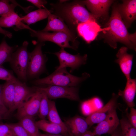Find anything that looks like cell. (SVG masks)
I'll list each match as a JSON object with an SVG mask.
<instances>
[{"label":"cell","mask_w":136,"mask_h":136,"mask_svg":"<svg viewBox=\"0 0 136 136\" xmlns=\"http://www.w3.org/2000/svg\"><path fill=\"white\" fill-rule=\"evenodd\" d=\"M64 123L70 136H81L89 127L86 119L78 116L67 120Z\"/></svg>","instance_id":"cell-18"},{"label":"cell","mask_w":136,"mask_h":136,"mask_svg":"<svg viewBox=\"0 0 136 136\" xmlns=\"http://www.w3.org/2000/svg\"><path fill=\"white\" fill-rule=\"evenodd\" d=\"M0 27L6 28L12 27L16 31L27 29L32 31L35 30L25 24L21 21V18L14 12L0 17Z\"/></svg>","instance_id":"cell-19"},{"label":"cell","mask_w":136,"mask_h":136,"mask_svg":"<svg viewBox=\"0 0 136 136\" xmlns=\"http://www.w3.org/2000/svg\"><path fill=\"white\" fill-rule=\"evenodd\" d=\"M117 5L114 6L111 16L106 24L102 36L104 41L114 49L117 43L126 46L128 48L136 51V32L129 33L119 12Z\"/></svg>","instance_id":"cell-1"},{"label":"cell","mask_w":136,"mask_h":136,"mask_svg":"<svg viewBox=\"0 0 136 136\" xmlns=\"http://www.w3.org/2000/svg\"><path fill=\"white\" fill-rule=\"evenodd\" d=\"M119 96L118 94L113 93L111 99L104 106L88 116L85 119L89 127L102 121L116 109Z\"/></svg>","instance_id":"cell-10"},{"label":"cell","mask_w":136,"mask_h":136,"mask_svg":"<svg viewBox=\"0 0 136 136\" xmlns=\"http://www.w3.org/2000/svg\"><path fill=\"white\" fill-rule=\"evenodd\" d=\"M81 136H95L92 132L90 131L87 130L85 133Z\"/></svg>","instance_id":"cell-40"},{"label":"cell","mask_w":136,"mask_h":136,"mask_svg":"<svg viewBox=\"0 0 136 136\" xmlns=\"http://www.w3.org/2000/svg\"><path fill=\"white\" fill-rule=\"evenodd\" d=\"M16 136H30L24 127L19 122L9 123Z\"/></svg>","instance_id":"cell-32"},{"label":"cell","mask_w":136,"mask_h":136,"mask_svg":"<svg viewBox=\"0 0 136 136\" xmlns=\"http://www.w3.org/2000/svg\"><path fill=\"white\" fill-rule=\"evenodd\" d=\"M33 95L17 110L16 116L19 120L24 117H33L39 113L42 97L41 91L37 89Z\"/></svg>","instance_id":"cell-11"},{"label":"cell","mask_w":136,"mask_h":136,"mask_svg":"<svg viewBox=\"0 0 136 136\" xmlns=\"http://www.w3.org/2000/svg\"><path fill=\"white\" fill-rule=\"evenodd\" d=\"M0 80L7 81H16L18 79L14 75L11 71L8 70L2 65H0Z\"/></svg>","instance_id":"cell-31"},{"label":"cell","mask_w":136,"mask_h":136,"mask_svg":"<svg viewBox=\"0 0 136 136\" xmlns=\"http://www.w3.org/2000/svg\"><path fill=\"white\" fill-rule=\"evenodd\" d=\"M3 84H0V113L6 117L8 109L5 105L3 102L2 97V91Z\"/></svg>","instance_id":"cell-35"},{"label":"cell","mask_w":136,"mask_h":136,"mask_svg":"<svg viewBox=\"0 0 136 136\" xmlns=\"http://www.w3.org/2000/svg\"><path fill=\"white\" fill-rule=\"evenodd\" d=\"M36 90L35 87H30L19 80L15 83V92L12 107L8 110L6 117L27 102Z\"/></svg>","instance_id":"cell-7"},{"label":"cell","mask_w":136,"mask_h":136,"mask_svg":"<svg viewBox=\"0 0 136 136\" xmlns=\"http://www.w3.org/2000/svg\"><path fill=\"white\" fill-rule=\"evenodd\" d=\"M19 5L14 0H0V16H4L15 12V8Z\"/></svg>","instance_id":"cell-27"},{"label":"cell","mask_w":136,"mask_h":136,"mask_svg":"<svg viewBox=\"0 0 136 136\" xmlns=\"http://www.w3.org/2000/svg\"><path fill=\"white\" fill-rule=\"evenodd\" d=\"M44 42H38L33 50L30 52L27 72V78H35L42 73L45 69L46 57L42 51Z\"/></svg>","instance_id":"cell-6"},{"label":"cell","mask_w":136,"mask_h":136,"mask_svg":"<svg viewBox=\"0 0 136 136\" xmlns=\"http://www.w3.org/2000/svg\"><path fill=\"white\" fill-rule=\"evenodd\" d=\"M40 90L41 92L42 97L38 113L39 116L41 119H45L47 116L49 112V99L45 92Z\"/></svg>","instance_id":"cell-30"},{"label":"cell","mask_w":136,"mask_h":136,"mask_svg":"<svg viewBox=\"0 0 136 136\" xmlns=\"http://www.w3.org/2000/svg\"><path fill=\"white\" fill-rule=\"evenodd\" d=\"M100 100L97 97H93L84 101L82 103L81 109L83 113L85 115H89L93 112L94 108H96V104L101 103V101L95 104Z\"/></svg>","instance_id":"cell-29"},{"label":"cell","mask_w":136,"mask_h":136,"mask_svg":"<svg viewBox=\"0 0 136 136\" xmlns=\"http://www.w3.org/2000/svg\"><path fill=\"white\" fill-rule=\"evenodd\" d=\"M5 117L4 116L0 113V121L2 119H4Z\"/></svg>","instance_id":"cell-41"},{"label":"cell","mask_w":136,"mask_h":136,"mask_svg":"<svg viewBox=\"0 0 136 136\" xmlns=\"http://www.w3.org/2000/svg\"><path fill=\"white\" fill-rule=\"evenodd\" d=\"M48 85L46 87H36L45 92L48 98L54 99L65 98L74 100H78L79 99L78 90L77 88Z\"/></svg>","instance_id":"cell-8"},{"label":"cell","mask_w":136,"mask_h":136,"mask_svg":"<svg viewBox=\"0 0 136 136\" xmlns=\"http://www.w3.org/2000/svg\"><path fill=\"white\" fill-rule=\"evenodd\" d=\"M117 5L119 12L127 28L130 27L136 18V0H125Z\"/></svg>","instance_id":"cell-15"},{"label":"cell","mask_w":136,"mask_h":136,"mask_svg":"<svg viewBox=\"0 0 136 136\" xmlns=\"http://www.w3.org/2000/svg\"><path fill=\"white\" fill-rule=\"evenodd\" d=\"M16 81H6L3 85L2 99L4 104L8 111L13 105L15 95V83Z\"/></svg>","instance_id":"cell-23"},{"label":"cell","mask_w":136,"mask_h":136,"mask_svg":"<svg viewBox=\"0 0 136 136\" xmlns=\"http://www.w3.org/2000/svg\"><path fill=\"white\" fill-rule=\"evenodd\" d=\"M26 1L32 3L39 9L46 8L45 5L46 4L47 2L46 0H27Z\"/></svg>","instance_id":"cell-36"},{"label":"cell","mask_w":136,"mask_h":136,"mask_svg":"<svg viewBox=\"0 0 136 136\" xmlns=\"http://www.w3.org/2000/svg\"><path fill=\"white\" fill-rule=\"evenodd\" d=\"M114 109L104 120L98 123L92 132L95 136H100L102 134H111L120 124L116 110Z\"/></svg>","instance_id":"cell-12"},{"label":"cell","mask_w":136,"mask_h":136,"mask_svg":"<svg viewBox=\"0 0 136 136\" xmlns=\"http://www.w3.org/2000/svg\"><path fill=\"white\" fill-rule=\"evenodd\" d=\"M19 120V122L24 127L30 136H39L40 132L33 117H25Z\"/></svg>","instance_id":"cell-25"},{"label":"cell","mask_w":136,"mask_h":136,"mask_svg":"<svg viewBox=\"0 0 136 136\" xmlns=\"http://www.w3.org/2000/svg\"><path fill=\"white\" fill-rule=\"evenodd\" d=\"M128 49L125 46L121 47L116 54L117 59L115 60V62L119 64L126 79L131 78L133 58V55L127 53Z\"/></svg>","instance_id":"cell-17"},{"label":"cell","mask_w":136,"mask_h":136,"mask_svg":"<svg viewBox=\"0 0 136 136\" xmlns=\"http://www.w3.org/2000/svg\"><path fill=\"white\" fill-rule=\"evenodd\" d=\"M130 108V112L127 115V118L130 123L136 128V110L133 107Z\"/></svg>","instance_id":"cell-34"},{"label":"cell","mask_w":136,"mask_h":136,"mask_svg":"<svg viewBox=\"0 0 136 136\" xmlns=\"http://www.w3.org/2000/svg\"><path fill=\"white\" fill-rule=\"evenodd\" d=\"M122 136H136V128L129 122L127 118L123 117L120 120Z\"/></svg>","instance_id":"cell-28"},{"label":"cell","mask_w":136,"mask_h":136,"mask_svg":"<svg viewBox=\"0 0 136 136\" xmlns=\"http://www.w3.org/2000/svg\"><path fill=\"white\" fill-rule=\"evenodd\" d=\"M0 136H16L9 124L0 123Z\"/></svg>","instance_id":"cell-33"},{"label":"cell","mask_w":136,"mask_h":136,"mask_svg":"<svg viewBox=\"0 0 136 136\" xmlns=\"http://www.w3.org/2000/svg\"><path fill=\"white\" fill-rule=\"evenodd\" d=\"M0 33H2L5 36L9 38H12V33L8 31L3 29L0 27Z\"/></svg>","instance_id":"cell-37"},{"label":"cell","mask_w":136,"mask_h":136,"mask_svg":"<svg viewBox=\"0 0 136 136\" xmlns=\"http://www.w3.org/2000/svg\"><path fill=\"white\" fill-rule=\"evenodd\" d=\"M52 13L62 19L70 29L76 33L79 24L88 21H96V19L85 8L81 1L51 3Z\"/></svg>","instance_id":"cell-2"},{"label":"cell","mask_w":136,"mask_h":136,"mask_svg":"<svg viewBox=\"0 0 136 136\" xmlns=\"http://www.w3.org/2000/svg\"><path fill=\"white\" fill-rule=\"evenodd\" d=\"M136 92V80L131 78L127 79L126 84L123 90H119L118 95L121 97L130 108L135 105L134 99Z\"/></svg>","instance_id":"cell-20"},{"label":"cell","mask_w":136,"mask_h":136,"mask_svg":"<svg viewBox=\"0 0 136 136\" xmlns=\"http://www.w3.org/2000/svg\"><path fill=\"white\" fill-rule=\"evenodd\" d=\"M51 9L46 8H41L31 12L27 15L20 16L21 21L29 26L30 25L44 19L48 17L49 15L52 13Z\"/></svg>","instance_id":"cell-22"},{"label":"cell","mask_w":136,"mask_h":136,"mask_svg":"<svg viewBox=\"0 0 136 136\" xmlns=\"http://www.w3.org/2000/svg\"><path fill=\"white\" fill-rule=\"evenodd\" d=\"M31 36L37 38L38 42H44L46 41L53 42L57 44L61 48H69L76 50L77 48L70 45V42L72 43L76 47H78V42L65 33L59 32L50 33L43 32L41 30L33 31L29 30Z\"/></svg>","instance_id":"cell-5"},{"label":"cell","mask_w":136,"mask_h":136,"mask_svg":"<svg viewBox=\"0 0 136 136\" xmlns=\"http://www.w3.org/2000/svg\"><path fill=\"white\" fill-rule=\"evenodd\" d=\"M54 54L57 56L59 62V65L56 69L69 67L71 68V72L85 64L87 59L86 54L83 56L79 53L75 55L72 54L66 51L63 48H61L59 51Z\"/></svg>","instance_id":"cell-9"},{"label":"cell","mask_w":136,"mask_h":136,"mask_svg":"<svg viewBox=\"0 0 136 136\" xmlns=\"http://www.w3.org/2000/svg\"><path fill=\"white\" fill-rule=\"evenodd\" d=\"M35 123L39 129L49 134L70 135L67 127L50 122H49L45 119H42L35 121Z\"/></svg>","instance_id":"cell-21"},{"label":"cell","mask_w":136,"mask_h":136,"mask_svg":"<svg viewBox=\"0 0 136 136\" xmlns=\"http://www.w3.org/2000/svg\"><path fill=\"white\" fill-rule=\"evenodd\" d=\"M28 43L25 41L21 46L13 53L9 62L13 71L21 80H27V72L29 60L30 52L27 50Z\"/></svg>","instance_id":"cell-4"},{"label":"cell","mask_w":136,"mask_h":136,"mask_svg":"<svg viewBox=\"0 0 136 136\" xmlns=\"http://www.w3.org/2000/svg\"><path fill=\"white\" fill-rule=\"evenodd\" d=\"M110 136H122L121 128L119 126Z\"/></svg>","instance_id":"cell-38"},{"label":"cell","mask_w":136,"mask_h":136,"mask_svg":"<svg viewBox=\"0 0 136 136\" xmlns=\"http://www.w3.org/2000/svg\"><path fill=\"white\" fill-rule=\"evenodd\" d=\"M39 136H70V135L60 134H43L40 133Z\"/></svg>","instance_id":"cell-39"},{"label":"cell","mask_w":136,"mask_h":136,"mask_svg":"<svg viewBox=\"0 0 136 136\" xmlns=\"http://www.w3.org/2000/svg\"><path fill=\"white\" fill-rule=\"evenodd\" d=\"M49 110L47 117L50 122L66 127L58 114L55 102L49 100Z\"/></svg>","instance_id":"cell-26"},{"label":"cell","mask_w":136,"mask_h":136,"mask_svg":"<svg viewBox=\"0 0 136 136\" xmlns=\"http://www.w3.org/2000/svg\"><path fill=\"white\" fill-rule=\"evenodd\" d=\"M87 73L82 74L80 77L69 73L66 68L56 69L49 75L33 81V82L37 85H48L60 86L75 87L89 76Z\"/></svg>","instance_id":"cell-3"},{"label":"cell","mask_w":136,"mask_h":136,"mask_svg":"<svg viewBox=\"0 0 136 136\" xmlns=\"http://www.w3.org/2000/svg\"><path fill=\"white\" fill-rule=\"evenodd\" d=\"M104 30V28H101L96 21H93L80 23L76 28L78 35L88 44L94 40L99 33Z\"/></svg>","instance_id":"cell-13"},{"label":"cell","mask_w":136,"mask_h":136,"mask_svg":"<svg viewBox=\"0 0 136 136\" xmlns=\"http://www.w3.org/2000/svg\"><path fill=\"white\" fill-rule=\"evenodd\" d=\"M48 22L45 27L41 31L48 32L52 31L54 32H63L68 34L72 38L76 39V33L71 30L63 21L58 16L52 13L48 17Z\"/></svg>","instance_id":"cell-16"},{"label":"cell","mask_w":136,"mask_h":136,"mask_svg":"<svg viewBox=\"0 0 136 136\" xmlns=\"http://www.w3.org/2000/svg\"><path fill=\"white\" fill-rule=\"evenodd\" d=\"M81 1L96 19L107 17L109 9L114 2V1L111 0H86Z\"/></svg>","instance_id":"cell-14"},{"label":"cell","mask_w":136,"mask_h":136,"mask_svg":"<svg viewBox=\"0 0 136 136\" xmlns=\"http://www.w3.org/2000/svg\"><path fill=\"white\" fill-rule=\"evenodd\" d=\"M17 46H11L9 45L5 39L0 44V65L5 63L10 62L13 53Z\"/></svg>","instance_id":"cell-24"}]
</instances>
